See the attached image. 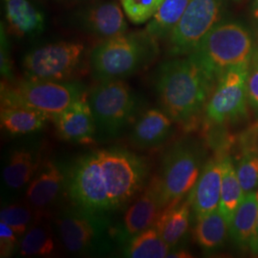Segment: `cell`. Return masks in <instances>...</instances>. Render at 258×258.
<instances>
[{"mask_svg": "<svg viewBox=\"0 0 258 258\" xmlns=\"http://www.w3.org/2000/svg\"><path fill=\"white\" fill-rule=\"evenodd\" d=\"M148 162L121 148H102L79 157L66 171L70 203L110 217L128 207L149 180Z\"/></svg>", "mask_w": 258, "mask_h": 258, "instance_id": "6da1fadb", "label": "cell"}, {"mask_svg": "<svg viewBox=\"0 0 258 258\" xmlns=\"http://www.w3.org/2000/svg\"><path fill=\"white\" fill-rule=\"evenodd\" d=\"M215 83L192 55L161 65L155 77L162 109L185 130L201 125L204 111Z\"/></svg>", "mask_w": 258, "mask_h": 258, "instance_id": "7a4b0ae2", "label": "cell"}, {"mask_svg": "<svg viewBox=\"0 0 258 258\" xmlns=\"http://www.w3.org/2000/svg\"><path fill=\"white\" fill-rule=\"evenodd\" d=\"M157 54L156 39L146 32L102 40L90 53L93 76L100 82L122 80L148 64Z\"/></svg>", "mask_w": 258, "mask_h": 258, "instance_id": "3957f363", "label": "cell"}, {"mask_svg": "<svg viewBox=\"0 0 258 258\" xmlns=\"http://www.w3.org/2000/svg\"><path fill=\"white\" fill-rule=\"evenodd\" d=\"M205 140L184 137L173 143L162 157L154 176L165 208L185 198L196 184L207 161Z\"/></svg>", "mask_w": 258, "mask_h": 258, "instance_id": "277c9868", "label": "cell"}, {"mask_svg": "<svg viewBox=\"0 0 258 258\" xmlns=\"http://www.w3.org/2000/svg\"><path fill=\"white\" fill-rule=\"evenodd\" d=\"M53 224L62 247L73 254H102L118 241L110 217L86 212L72 204L55 212Z\"/></svg>", "mask_w": 258, "mask_h": 258, "instance_id": "5b68a950", "label": "cell"}, {"mask_svg": "<svg viewBox=\"0 0 258 258\" xmlns=\"http://www.w3.org/2000/svg\"><path fill=\"white\" fill-rule=\"evenodd\" d=\"M254 50L247 28L236 22H224L212 28L190 55L216 83L228 69L249 63Z\"/></svg>", "mask_w": 258, "mask_h": 258, "instance_id": "8992f818", "label": "cell"}, {"mask_svg": "<svg viewBox=\"0 0 258 258\" xmlns=\"http://www.w3.org/2000/svg\"><path fill=\"white\" fill-rule=\"evenodd\" d=\"M249 63L228 69L219 77L206 104L201 124L210 129L229 130L249 119L247 82Z\"/></svg>", "mask_w": 258, "mask_h": 258, "instance_id": "52a82bcc", "label": "cell"}, {"mask_svg": "<svg viewBox=\"0 0 258 258\" xmlns=\"http://www.w3.org/2000/svg\"><path fill=\"white\" fill-rule=\"evenodd\" d=\"M85 93L75 81L51 82L25 79L14 84L2 83L1 105H21L48 114L50 117L66 109Z\"/></svg>", "mask_w": 258, "mask_h": 258, "instance_id": "ba28073f", "label": "cell"}, {"mask_svg": "<svg viewBox=\"0 0 258 258\" xmlns=\"http://www.w3.org/2000/svg\"><path fill=\"white\" fill-rule=\"evenodd\" d=\"M97 128L109 136L119 134L138 115V96L122 80L103 81L88 94Z\"/></svg>", "mask_w": 258, "mask_h": 258, "instance_id": "9c48e42d", "label": "cell"}, {"mask_svg": "<svg viewBox=\"0 0 258 258\" xmlns=\"http://www.w3.org/2000/svg\"><path fill=\"white\" fill-rule=\"evenodd\" d=\"M84 61L83 43L59 41L29 51L22 59V68L28 80L69 82L81 74Z\"/></svg>", "mask_w": 258, "mask_h": 258, "instance_id": "30bf717a", "label": "cell"}, {"mask_svg": "<svg viewBox=\"0 0 258 258\" xmlns=\"http://www.w3.org/2000/svg\"><path fill=\"white\" fill-rule=\"evenodd\" d=\"M219 0H190L184 15L168 36L172 55H190L221 19Z\"/></svg>", "mask_w": 258, "mask_h": 258, "instance_id": "8fae6325", "label": "cell"}, {"mask_svg": "<svg viewBox=\"0 0 258 258\" xmlns=\"http://www.w3.org/2000/svg\"><path fill=\"white\" fill-rule=\"evenodd\" d=\"M164 209L165 205L153 176L127 207L120 225L116 227L118 242L126 244L140 232L153 227Z\"/></svg>", "mask_w": 258, "mask_h": 258, "instance_id": "7c38bea8", "label": "cell"}, {"mask_svg": "<svg viewBox=\"0 0 258 258\" xmlns=\"http://www.w3.org/2000/svg\"><path fill=\"white\" fill-rule=\"evenodd\" d=\"M66 196V171L53 160H45L28 184L25 200L50 217L54 208Z\"/></svg>", "mask_w": 258, "mask_h": 258, "instance_id": "4fadbf2b", "label": "cell"}, {"mask_svg": "<svg viewBox=\"0 0 258 258\" xmlns=\"http://www.w3.org/2000/svg\"><path fill=\"white\" fill-rule=\"evenodd\" d=\"M51 120L63 141L79 145H91L96 141L97 124L86 92L66 109L52 116Z\"/></svg>", "mask_w": 258, "mask_h": 258, "instance_id": "5bb4252c", "label": "cell"}, {"mask_svg": "<svg viewBox=\"0 0 258 258\" xmlns=\"http://www.w3.org/2000/svg\"><path fill=\"white\" fill-rule=\"evenodd\" d=\"M227 154L229 153L213 152V155L207 159L196 184L188 194L195 218L219 208L224 160Z\"/></svg>", "mask_w": 258, "mask_h": 258, "instance_id": "9a60e30c", "label": "cell"}, {"mask_svg": "<svg viewBox=\"0 0 258 258\" xmlns=\"http://www.w3.org/2000/svg\"><path fill=\"white\" fill-rule=\"evenodd\" d=\"M79 22L87 33L103 40L123 35L127 29L123 13L116 2L88 6L80 13Z\"/></svg>", "mask_w": 258, "mask_h": 258, "instance_id": "2e32d148", "label": "cell"}, {"mask_svg": "<svg viewBox=\"0 0 258 258\" xmlns=\"http://www.w3.org/2000/svg\"><path fill=\"white\" fill-rule=\"evenodd\" d=\"M173 122L163 109H147L133 122L129 141L133 147L143 150L159 148L170 137Z\"/></svg>", "mask_w": 258, "mask_h": 258, "instance_id": "e0dca14e", "label": "cell"}, {"mask_svg": "<svg viewBox=\"0 0 258 258\" xmlns=\"http://www.w3.org/2000/svg\"><path fill=\"white\" fill-rule=\"evenodd\" d=\"M41 164V155L35 148L19 147L12 149L3 168L6 187L13 192L24 188L37 174Z\"/></svg>", "mask_w": 258, "mask_h": 258, "instance_id": "ac0fdd59", "label": "cell"}, {"mask_svg": "<svg viewBox=\"0 0 258 258\" xmlns=\"http://www.w3.org/2000/svg\"><path fill=\"white\" fill-rule=\"evenodd\" d=\"M50 217H42L19 239L18 252L22 257H53L59 253L62 244Z\"/></svg>", "mask_w": 258, "mask_h": 258, "instance_id": "d6986e66", "label": "cell"}, {"mask_svg": "<svg viewBox=\"0 0 258 258\" xmlns=\"http://www.w3.org/2000/svg\"><path fill=\"white\" fill-rule=\"evenodd\" d=\"M4 6L10 30L17 37H36L43 32L45 16L31 0H4Z\"/></svg>", "mask_w": 258, "mask_h": 258, "instance_id": "ffe728a7", "label": "cell"}, {"mask_svg": "<svg viewBox=\"0 0 258 258\" xmlns=\"http://www.w3.org/2000/svg\"><path fill=\"white\" fill-rule=\"evenodd\" d=\"M191 212V202L187 195L180 201L168 204L159 215L153 227L171 249L186 234Z\"/></svg>", "mask_w": 258, "mask_h": 258, "instance_id": "44dd1931", "label": "cell"}, {"mask_svg": "<svg viewBox=\"0 0 258 258\" xmlns=\"http://www.w3.org/2000/svg\"><path fill=\"white\" fill-rule=\"evenodd\" d=\"M258 218V194H244L230 222V236L237 249L250 250Z\"/></svg>", "mask_w": 258, "mask_h": 258, "instance_id": "7402d4cb", "label": "cell"}, {"mask_svg": "<svg viewBox=\"0 0 258 258\" xmlns=\"http://www.w3.org/2000/svg\"><path fill=\"white\" fill-rule=\"evenodd\" d=\"M51 117L41 111L21 105H1L2 130L13 137L37 132L45 127Z\"/></svg>", "mask_w": 258, "mask_h": 258, "instance_id": "603a6c76", "label": "cell"}, {"mask_svg": "<svg viewBox=\"0 0 258 258\" xmlns=\"http://www.w3.org/2000/svg\"><path fill=\"white\" fill-rule=\"evenodd\" d=\"M195 221L194 238L204 252L212 253L225 246L230 234V225L219 209L195 218Z\"/></svg>", "mask_w": 258, "mask_h": 258, "instance_id": "cb8c5ba5", "label": "cell"}, {"mask_svg": "<svg viewBox=\"0 0 258 258\" xmlns=\"http://www.w3.org/2000/svg\"><path fill=\"white\" fill-rule=\"evenodd\" d=\"M171 248L154 227L132 237L125 244L123 255L130 258L167 257Z\"/></svg>", "mask_w": 258, "mask_h": 258, "instance_id": "d4e9b609", "label": "cell"}, {"mask_svg": "<svg viewBox=\"0 0 258 258\" xmlns=\"http://www.w3.org/2000/svg\"><path fill=\"white\" fill-rule=\"evenodd\" d=\"M190 0H164L145 32L154 39L168 37L184 15Z\"/></svg>", "mask_w": 258, "mask_h": 258, "instance_id": "484cf974", "label": "cell"}, {"mask_svg": "<svg viewBox=\"0 0 258 258\" xmlns=\"http://www.w3.org/2000/svg\"><path fill=\"white\" fill-rule=\"evenodd\" d=\"M244 191L240 184L236 169L231 153L227 154L224 160V170L222 177L221 196L219 211L230 225L231 218L238 208L243 198Z\"/></svg>", "mask_w": 258, "mask_h": 258, "instance_id": "4316f807", "label": "cell"}, {"mask_svg": "<svg viewBox=\"0 0 258 258\" xmlns=\"http://www.w3.org/2000/svg\"><path fill=\"white\" fill-rule=\"evenodd\" d=\"M42 217H45V215L38 212L26 200L9 204L3 207L0 212V222L10 226L19 237L24 235Z\"/></svg>", "mask_w": 258, "mask_h": 258, "instance_id": "83f0119b", "label": "cell"}, {"mask_svg": "<svg viewBox=\"0 0 258 258\" xmlns=\"http://www.w3.org/2000/svg\"><path fill=\"white\" fill-rule=\"evenodd\" d=\"M164 0H120L122 9L129 20L142 24L151 19Z\"/></svg>", "mask_w": 258, "mask_h": 258, "instance_id": "f1b7e54d", "label": "cell"}, {"mask_svg": "<svg viewBox=\"0 0 258 258\" xmlns=\"http://www.w3.org/2000/svg\"><path fill=\"white\" fill-rule=\"evenodd\" d=\"M247 89L249 108L258 120V49L254 50L249 62Z\"/></svg>", "mask_w": 258, "mask_h": 258, "instance_id": "f546056e", "label": "cell"}, {"mask_svg": "<svg viewBox=\"0 0 258 258\" xmlns=\"http://www.w3.org/2000/svg\"><path fill=\"white\" fill-rule=\"evenodd\" d=\"M19 235L10 226L0 222V257L13 256L19 248Z\"/></svg>", "mask_w": 258, "mask_h": 258, "instance_id": "4dcf8cb0", "label": "cell"}, {"mask_svg": "<svg viewBox=\"0 0 258 258\" xmlns=\"http://www.w3.org/2000/svg\"><path fill=\"white\" fill-rule=\"evenodd\" d=\"M1 74L5 80H13L12 60L10 56L9 43L6 34L1 25Z\"/></svg>", "mask_w": 258, "mask_h": 258, "instance_id": "1f68e13d", "label": "cell"}, {"mask_svg": "<svg viewBox=\"0 0 258 258\" xmlns=\"http://www.w3.org/2000/svg\"><path fill=\"white\" fill-rule=\"evenodd\" d=\"M167 257H192V255H191V253H190L188 250H186V249H175L174 251H171V250H170V252L168 253Z\"/></svg>", "mask_w": 258, "mask_h": 258, "instance_id": "d6a6232c", "label": "cell"}, {"mask_svg": "<svg viewBox=\"0 0 258 258\" xmlns=\"http://www.w3.org/2000/svg\"><path fill=\"white\" fill-rule=\"evenodd\" d=\"M249 251L252 254L258 255V218L257 223H256V228H255V232H254V237H253V240H252V243H251Z\"/></svg>", "mask_w": 258, "mask_h": 258, "instance_id": "836d02e7", "label": "cell"}, {"mask_svg": "<svg viewBox=\"0 0 258 258\" xmlns=\"http://www.w3.org/2000/svg\"><path fill=\"white\" fill-rule=\"evenodd\" d=\"M252 14L255 19H258V0H254L252 4Z\"/></svg>", "mask_w": 258, "mask_h": 258, "instance_id": "e575fe53", "label": "cell"}, {"mask_svg": "<svg viewBox=\"0 0 258 258\" xmlns=\"http://www.w3.org/2000/svg\"><path fill=\"white\" fill-rule=\"evenodd\" d=\"M257 194H258V191H257Z\"/></svg>", "mask_w": 258, "mask_h": 258, "instance_id": "d590c367", "label": "cell"}]
</instances>
